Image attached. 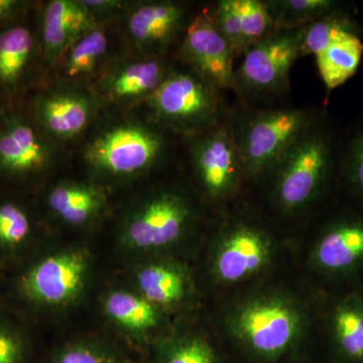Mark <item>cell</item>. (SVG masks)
<instances>
[{
    "label": "cell",
    "mask_w": 363,
    "mask_h": 363,
    "mask_svg": "<svg viewBox=\"0 0 363 363\" xmlns=\"http://www.w3.org/2000/svg\"><path fill=\"white\" fill-rule=\"evenodd\" d=\"M102 305L112 323L130 335L149 333L161 320L159 308L136 291L112 290L105 295Z\"/></svg>",
    "instance_id": "cell-18"
},
{
    "label": "cell",
    "mask_w": 363,
    "mask_h": 363,
    "mask_svg": "<svg viewBox=\"0 0 363 363\" xmlns=\"http://www.w3.org/2000/svg\"><path fill=\"white\" fill-rule=\"evenodd\" d=\"M222 91L235 92V57L210 11L209 4L197 9L172 57Z\"/></svg>",
    "instance_id": "cell-9"
},
{
    "label": "cell",
    "mask_w": 363,
    "mask_h": 363,
    "mask_svg": "<svg viewBox=\"0 0 363 363\" xmlns=\"http://www.w3.org/2000/svg\"><path fill=\"white\" fill-rule=\"evenodd\" d=\"M277 30L307 26L344 9L334 0H264Z\"/></svg>",
    "instance_id": "cell-24"
},
{
    "label": "cell",
    "mask_w": 363,
    "mask_h": 363,
    "mask_svg": "<svg viewBox=\"0 0 363 363\" xmlns=\"http://www.w3.org/2000/svg\"><path fill=\"white\" fill-rule=\"evenodd\" d=\"M108 49V35L97 26L75 40L62 55L58 61L61 78L68 82H78L90 77L104 63Z\"/></svg>",
    "instance_id": "cell-21"
},
{
    "label": "cell",
    "mask_w": 363,
    "mask_h": 363,
    "mask_svg": "<svg viewBox=\"0 0 363 363\" xmlns=\"http://www.w3.org/2000/svg\"><path fill=\"white\" fill-rule=\"evenodd\" d=\"M341 133L323 109L276 161L247 184L259 186L279 214L300 216L320 199L339 171Z\"/></svg>",
    "instance_id": "cell-1"
},
{
    "label": "cell",
    "mask_w": 363,
    "mask_h": 363,
    "mask_svg": "<svg viewBox=\"0 0 363 363\" xmlns=\"http://www.w3.org/2000/svg\"><path fill=\"white\" fill-rule=\"evenodd\" d=\"M136 292L156 307L180 303L188 290L187 279L179 267L167 262L143 264L133 272Z\"/></svg>",
    "instance_id": "cell-19"
},
{
    "label": "cell",
    "mask_w": 363,
    "mask_h": 363,
    "mask_svg": "<svg viewBox=\"0 0 363 363\" xmlns=\"http://www.w3.org/2000/svg\"><path fill=\"white\" fill-rule=\"evenodd\" d=\"M347 33H359V26L345 9L307 26L301 45L300 60L311 55L316 56Z\"/></svg>",
    "instance_id": "cell-25"
},
{
    "label": "cell",
    "mask_w": 363,
    "mask_h": 363,
    "mask_svg": "<svg viewBox=\"0 0 363 363\" xmlns=\"http://www.w3.org/2000/svg\"><path fill=\"white\" fill-rule=\"evenodd\" d=\"M98 23L80 0H52L43 13L42 42L45 59L58 63L66 50Z\"/></svg>",
    "instance_id": "cell-16"
},
{
    "label": "cell",
    "mask_w": 363,
    "mask_h": 363,
    "mask_svg": "<svg viewBox=\"0 0 363 363\" xmlns=\"http://www.w3.org/2000/svg\"><path fill=\"white\" fill-rule=\"evenodd\" d=\"M362 257V222H344L332 227L318 245V262L326 269H345Z\"/></svg>",
    "instance_id": "cell-22"
},
{
    "label": "cell",
    "mask_w": 363,
    "mask_h": 363,
    "mask_svg": "<svg viewBox=\"0 0 363 363\" xmlns=\"http://www.w3.org/2000/svg\"><path fill=\"white\" fill-rule=\"evenodd\" d=\"M26 357L23 336L11 327L0 324V363H23Z\"/></svg>",
    "instance_id": "cell-32"
},
{
    "label": "cell",
    "mask_w": 363,
    "mask_h": 363,
    "mask_svg": "<svg viewBox=\"0 0 363 363\" xmlns=\"http://www.w3.org/2000/svg\"><path fill=\"white\" fill-rule=\"evenodd\" d=\"M86 248L57 250L35 262L21 279V290L30 302L45 308H65L84 293L91 272Z\"/></svg>",
    "instance_id": "cell-8"
},
{
    "label": "cell",
    "mask_w": 363,
    "mask_h": 363,
    "mask_svg": "<svg viewBox=\"0 0 363 363\" xmlns=\"http://www.w3.org/2000/svg\"><path fill=\"white\" fill-rule=\"evenodd\" d=\"M196 11L172 0L138 2L126 13V30L143 56L172 58Z\"/></svg>",
    "instance_id": "cell-10"
},
{
    "label": "cell",
    "mask_w": 363,
    "mask_h": 363,
    "mask_svg": "<svg viewBox=\"0 0 363 363\" xmlns=\"http://www.w3.org/2000/svg\"><path fill=\"white\" fill-rule=\"evenodd\" d=\"M179 140L183 143L193 178L208 201L227 202L238 195L245 177L229 118L210 130Z\"/></svg>",
    "instance_id": "cell-7"
},
{
    "label": "cell",
    "mask_w": 363,
    "mask_h": 363,
    "mask_svg": "<svg viewBox=\"0 0 363 363\" xmlns=\"http://www.w3.org/2000/svg\"><path fill=\"white\" fill-rule=\"evenodd\" d=\"M197 217V207L185 189L180 186L159 188L128 212L119 240L130 252H155L180 241Z\"/></svg>",
    "instance_id": "cell-6"
},
{
    "label": "cell",
    "mask_w": 363,
    "mask_h": 363,
    "mask_svg": "<svg viewBox=\"0 0 363 363\" xmlns=\"http://www.w3.org/2000/svg\"><path fill=\"white\" fill-rule=\"evenodd\" d=\"M106 205L104 189L86 182H61L47 195V206L51 213L70 226H85L96 220Z\"/></svg>",
    "instance_id": "cell-17"
},
{
    "label": "cell",
    "mask_w": 363,
    "mask_h": 363,
    "mask_svg": "<svg viewBox=\"0 0 363 363\" xmlns=\"http://www.w3.org/2000/svg\"><path fill=\"white\" fill-rule=\"evenodd\" d=\"M159 363H216L213 350L200 338L176 341L162 352Z\"/></svg>",
    "instance_id": "cell-30"
},
{
    "label": "cell",
    "mask_w": 363,
    "mask_h": 363,
    "mask_svg": "<svg viewBox=\"0 0 363 363\" xmlns=\"http://www.w3.org/2000/svg\"><path fill=\"white\" fill-rule=\"evenodd\" d=\"M339 171L363 197V123L341 133Z\"/></svg>",
    "instance_id": "cell-27"
},
{
    "label": "cell",
    "mask_w": 363,
    "mask_h": 363,
    "mask_svg": "<svg viewBox=\"0 0 363 363\" xmlns=\"http://www.w3.org/2000/svg\"><path fill=\"white\" fill-rule=\"evenodd\" d=\"M33 224L28 212L13 202L0 204V245L16 247L32 234Z\"/></svg>",
    "instance_id": "cell-28"
},
{
    "label": "cell",
    "mask_w": 363,
    "mask_h": 363,
    "mask_svg": "<svg viewBox=\"0 0 363 363\" xmlns=\"http://www.w3.org/2000/svg\"><path fill=\"white\" fill-rule=\"evenodd\" d=\"M306 28H279L243 52L234 69L235 100L253 106L289 104Z\"/></svg>",
    "instance_id": "cell-5"
},
{
    "label": "cell",
    "mask_w": 363,
    "mask_h": 363,
    "mask_svg": "<svg viewBox=\"0 0 363 363\" xmlns=\"http://www.w3.org/2000/svg\"><path fill=\"white\" fill-rule=\"evenodd\" d=\"M336 333L339 344L346 354L363 357V313L351 308L340 310L336 315Z\"/></svg>",
    "instance_id": "cell-29"
},
{
    "label": "cell",
    "mask_w": 363,
    "mask_h": 363,
    "mask_svg": "<svg viewBox=\"0 0 363 363\" xmlns=\"http://www.w3.org/2000/svg\"><path fill=\"white\" fill-rule=\"evenodd\" d=\"M56 149L44 133L16 116H4L0 130V173L26 176L49 168Z\"/></svg>",
    "instance_id": "cell-13"
},
{
    "label": "cell",
    "mask_w": 363,
    "mask_h": 363,
    "mask_svg": "<svg viewBox=\"0 0 363 363\" xmlns=\"http://www.w3.org/2000/svg\"><path fill=\"white\" fill-rule=\"evenodd\" d=\"M235 328L250 350L262 357H274L288 350L297 337L300 317L288 303L262 298L238 312Z\"/></svg>",
    "instance_id": "cell-11"
},
{
    "label": "cell",
    "mask_w": 363,
    "mask_h": 363,
    "mask_svg": "<svg viewBox=\"0 0 363 363\" xmlns=\"http://www.w3.org/2000/svg\"><path fill=\"white\" fill-rule=\"evenodd\" d=\"M96 94L76 87L57 88L35 101V116L40 131L51 140L68 142L82 135L96 117Z\"/></svg>",
    "instance_id": "cell-12"
},
{
    "label": "cell",
    "mask_w": 363,
    "mask_h": 363,
    "mask_svg": "<svg viewBox=\"0 0 363 363\" xmlns=\"http://www.w3.org/2000/svg\"><path fill=\"white\" fill-rule=\"evenodd\" d=\"M145 104L150 121L177 138H184L226 121L233 102L229 101V93L174 60L166 78Z\"/></svg>",
    "instance_id": "cell-3"
},
{
    "label": "cell",
    "mask_w": 363,
    "mask_h": 363,
    "mask_svg": "<svg viewBox=\"0 0 363 363\" xmlns=\"http://www.w3.org/2000/svg\"><path fill=\"white\" fill-rule=\"evenodd\" d=\"M26 2L20 0H0V21H9L20 13Z\"/></svg>",
    "instance_id": "cell-34"
},
{
    "label": "cell",
    "mask_w": 363,
    "mask_h": 363,
    "mask_svg": "<svg viewBox=\"0 0 363 363\" xmlns=\"http://www.w3.org/2000/svg\"><path fill=\"white\" fill-rule=\"evenodd\" d=\"M245 52L277 30L264 0H235Z\"/></svg>",
    "instance_id": "cell-26"
},
{
    "label": "cell",
    "mask_w": 363,
    "mask_h": 363,
    "mask_svg": "<svg viewBox=\"0 0 363 363\" xmlns=\"http://www.w3.org/2000/svg\"><path fill=\"white\" fill-rule=\"evenodd\" d=\"M173 63L171 57L128 60L105 75L100 89L107 99L116 104L145 101L162 84Z\"/></svg>",
    "instance_id": "cell-15"
},
{
    "label": "cell",
    "mask_w": 363,
    "mask_h": 363,
    "mask_svg": "<svg viewBox=\"0 0 363 363\" xmlns=\"http://www.w3.org/2000/svg\"><path fill=\"white\" fill-rule=\"evenodd\" d=\"M35 40L23 26H14L0 32V84L13 88L25 76L32 60Z\"/></svg>",
    "instance_id": "cell-23"
},
{
    "label": "cell",
    "mask_w": 363,
    "mask_h": 363,
    "mask_svg": "<svg viewBox=\"0 0 363 363\" xmlns=\"http://www.w3.org/2000/svg\"><path fill=\"white\" fill-rule=\"evenodd\" d=\"M52 363H119L104 346L88 341H79L64 346L52 358Z\"/></svg>",
    "instance_id": "cell-31"
},
{
    "label": "cell",
    "mask_w": 363,
    "mask_h": 363,
    "mask_svg": "<svg viewBox=\"0 0 363 363\" xmlns=\"http://www.w3.org/2000/svg\"><path fill=\"white\" fill-rule=\"evenodd\" d=\"M174 138L147 121H119L90 138L83 150L86 166L95 175L125 180L164 166L173 154Z\"/></svg>",
    "instance_id": "cell-4"
},
{
    "label": "cell",
    "mask_w": 363,
    "mask_h": 363,
    "mask_svg": "<svg viewBox=\"0 0 363 363\" xmlns=\"http://www.w3.org/2000/svg\"><path fill=\"white\" fill-rule=\"evenodd\" d=\"M323 109L290 102L253 106L234 100L229 123L245 184L276 161Z\"/></svg>",
    "instance_id": "cell-2"
},
{
    "label": "cell",
    "mask_w": 363,
    "mask_h": 363,
    "mask_svg": "<svg viewBox=\"0 0 363 363\" xmlns=\"http://www.w3.org/2000/svg\"><path fill=\"white\" fill-rule=\"evenodd\" d=\"M215 260V271L224 281H238L259 271L269 257L266 234L252 221H233Z\"/></svg>",
    "instance_id": "cell-14"
},
{
    "label": "cell",
    "mask_w": 363,
    "mask_h": 363,
    "mask_svg": "<svg viewBox=\"0 0 363 363\" xmlns=\"http://www.w3.org/2000/svg\"><path fill=\"white\" fill-rule=\"evenodd\" d=\"M86 9L92 14L94 20H105L113 18L121 13H128L131 9L130 2L123 0H81Z\"/></svg>",
    "instance_id": "cell-33"
},
{
    "label": "cell",
    "mask_w": 363,
    "mask_h": 363,
    "mask_svg": "<svg viewBox=\"0 0 363 363\" xmlns=\"http://www.w3.org/2000/svg\"><path fill=\"white\" fill-rule=\"evenodd\" d=\"M363 56V42L359 33H347L331 43L315 56L320 77L327 95L357 73Z\"/></svg>",
    "instance_id": "cell-20"
}]
</instances>
